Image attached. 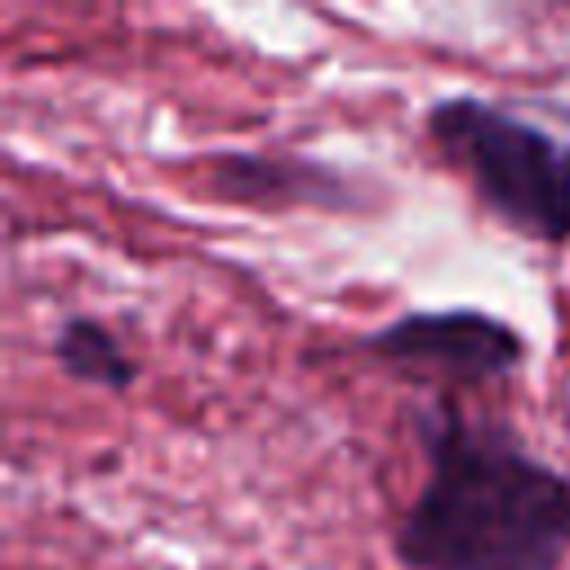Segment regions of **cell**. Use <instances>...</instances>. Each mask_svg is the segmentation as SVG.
Wrapping results in <instances>:
<instances>
[{
    "label": "cell",
    "mask_w": 570,
    "mask_h": 570,
    "mask_svg": "<svg viewBox=\"0 0 570 570\" xmlns=\"http://www.w3.org/2000/svg\"><path fill=\"white\" fill-rule=\"evenodd\" d=\"M423 481L392 525L401 570H561L570 557V472L503 419L454 396L414 410Z\"/></svg>",
    "instance_id": "obj_1"
},
{
    "label": "cell",
    "mask_w": 570,
    "mask_h": 570,
    "mask_svg": "<svg viewBox=\"0 0 570 570\" xmlns=\"http://www.w3.org/2000/svg\"><path fill=\"white\" fill-rule=\"evenodd\" d=\"M423 138L512 236L570 245V138L481 94L436 98Z\"/></svg>",
    "instance_id": "obj_2"
},
{
    "label": "cell",
    "mask_w": 570,
    "mask_h": 570,
    "mask_svg": "<svg viewBox=\"0 0 570 570\" xmlns=\"http://www.w3.org/2000/svg\"><path fill=\"white\" fill-rule=\"evenodd\" d=\"M356 352L410 383L450 392L490 387L525 365V334L485 307H410L356 338Z\"/></svg>",
    "instance_id": "obj_3"
},
{
    "label": "cell",
    "mask_w": 570,
    "mask_h": 570,
    "mask_svg": "<svg viewBox=\"0 0 570 570\" xmlns=\"http://www.w3.org/2000/svg\"><path fill=\"white\" fill-rule=\"evenodd\" d=\"M205 191L240 209H316V214H365L383 196L356 174L298 151H214L205 160Z\"/></svg>",
    "instance_id": "obj_4"
},
{
    "label": "cell",
    "mask_w": 570,
    "mask_h": 570,
    "mask_svg": "<svg viewBox=\"0 0 570 570\" xmlns=\"http://www.w3.org/2000/svg\"><path fill=\"white\" fill-rule=\"evenodd\" d=\"M49 356L71 383H85L98 392H125L138 379V361L129 356L125 338L102 316H89V312H71L58 321L49 338Z\"/></svg>",
    "instance_id": "obj_5"
}]
</instances>
